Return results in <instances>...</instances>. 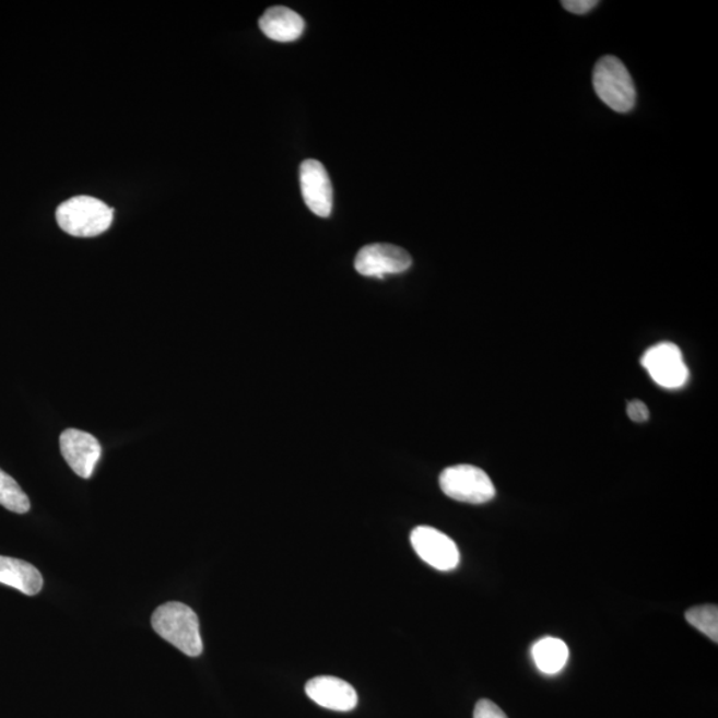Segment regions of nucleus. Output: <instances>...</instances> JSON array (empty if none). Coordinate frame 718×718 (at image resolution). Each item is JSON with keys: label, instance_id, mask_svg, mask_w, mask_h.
Instances as JSON below:
<instances>
[{"label": "nucleus", "instance_id": "18", "mask_svg": "<svg viewBox=\"0 0 718 718\" xmlns=\"http://www.w3.org/2000/svg\"><path fill=\"white\" fill-rule=\"evenodd\" d=\"M627 414L634 422H646L649 420V409L647 408V404L637 401V399L628 403Z\"/></svg>", "mask_w": 718, "mask_h": 718}, {"label": "nucleus", "instance_id": "5", "mask_svg": "<svg viewBox=\"0 0 718 718\" xmlns=\"http://www.w3.org/2000/svg\"><path fill=\"white\" fill-rule=\"evenodd\" d=\"M642 365L661 388L680 389L688 382V366L685 365L680 348L672 342H661L649 348L642 357Z\"/></svg>", "mask_w": 718, "mask_h": 718}, {"label": "nucleus", "instance_id": "10", "mask_svg": "<svg viewBox=\"0 0 718 718\" xmlns=\"http://www.w3.org/2000/svg\"><path fill=\"white\" fill-rule=\"evenodd\" d=\"M306 695L319 707L336 711H350L357 707L358 696L353 685L339 678L318 676L305 686Z\"/></svg>", "mask_w": 718, "mask_h": 718}, {"label": "nucleus", "instance_id": "17", "mask_svg": "<svg viewBox=\"0 0 718 718\" xmlns=\"http://www.w3.org/2000/svg\"><path fill=\"white\" fill-rule=\"evenodd\" d=\"M599 3L598 0H566V2H562V5L573 14L586 15L589 11L597 9Z\"/></svg>", "mask_w": 718, "mask_h": 718}, {"label": "nucleus", "instance_id": "9", "mask_svg": "<svg viewBox=\"0 0 718 718\" xmlns=\"http://www.w3.org/2000/svg\"><path fill=\"white\" fill-rule=\"evenodd\" d=\"M299 184L309 210L319 217H329L333 210V188L323 165L317 160H306L299 167Z\"/></svg>", "mask_w": 718, "mask_h": 718}, {"label": "nucleus", "instance_id": "2", "mask_svg": "<svg viewBox=\"0 0 718 718\" xmlns=\"http://www.w3.org/2000/svg\"><path fill=\"white\" fill-rule=\"evenodd\" d=\"M592 83L599 99L619 114H628L636 106L634 79L627 67L615 57H603L595 66Z\"/></svg>", "mask_w": 718, "mask_h": 718}, {"label": "nucleus", "instance_id": "7", "mask_svg": "<svg viewBox=\"0 0 718 718\" xmlns=\"http://www.w3.org/2000/svg\"><path fill=\"white\" fill-rule=\"evenodd\" d=\"M413 260L407 250L391 244L366 245L355 257L354 268L365 278L385 279L407 272Z\"/></svg>", "mask_w": 718, "mask_h": 718}, {"label": "nucleus", "instance_id": "13", "mask_svg": "<svg viewBox=\"0 0 718 718\" xmlns=\"http://www.w3.org/2000/svg\"><path fill=\"white\" fill-rule=\"evenodd\" d=\"M568 655L567 644L556 637H544L532 647L533 661L548 674L561 672L567 664Z\"/></svg>", "mask_w": 718, "mask_h": 718}, {"label": "nucleus", "instance_id": "8", "mask_svg": "<svg viewBox=\"0 0 718 718\" xmlns=\"http://www.w3.org/2000/svg\"><path fill=\"white\" fill-rule=\"evenodd\" d=\"M60 451L73 472L84 479L94 474L102 457L99 440L94 435L76 428L64 429L61 433Z\"/></svg>", "mask_w": 718, "mask_h": 718}, {"label": "nucleus", "instance_id": "3", "mask_svg": "<svg viewBox=\"0 0 718 718\" xmlns=\"http://www.w3.org/2000/svg\"><path fill=\"white\" fill-rule=\"evenodd\" d=\"M114 220V210L90 196H76L58 207L57 221L61 229L75 237H96L106 232Z\"/></svg>", "mask_w": 718, "mask_h": 718}, {"label": "nucleus", "instance_id": "4", "mask_svg": "<svg viewBox=\"0 0 718 718\" xmlns=\"http://www.w3.org/2000/svg\"><path fill=\"white\" fill-rule=\"evenodd\" d=\"M439 486L449 498L471 505L494 499L495 486L482 469L471 464L451 466L442 472Z\"/></svg>", "mask_w": 718, "mask_h": 718}, {"label": "nucleus", "instance_id": "15", "mask_svg": "<svg viewBox=\"0 0 718 718\" xmlns=\"http://www.w3.org/2000/svg\"><path fill=\"white\" fill-rule=\"evenodd\" d=\"M686 622L710 640L718 642V610L716 605L695 607L685 613Z\"/></svg>", "mask_w": 718, "mask_h": 718}, {"label": "nucleus", "instance_id": "11", "mask_svg": "<svg viewBox=\"0 0 718 718\" xmlns=\"http://www.w3.org/2000/svg\"><path fill=\"white\" fill-rule=\"evenodd\" d=\"M260 28L269 39L275 42H294L303 35L305 22L297 12L275 5L261 16Z\"/></svg>", "mask_w": 718, "mask_h": 718}, {"label": "nucleus", "instance_id": "6", "mask_svg": "<svg viewBox=\"0 0 718 718\" xmlns=\"http://www.w3.org/2000/svg\"><path fill=\"white\" fill-rule=\"evenodd\" d=\"M411 545L423 562L438 570L458 567L460 555L456 542L446 533L428 526H420L411 532Z\"/></svg>", "mask_w": 718, "mask_h": 718}, {"label": "nucleus", "instance_id": "1", "mask_svg": "<svg viewBox=\"0 0 718 718\" xmlns=\"http://www.w3.org/2000/svg\"><path fill=\"white\" fill-rule=\"evenodd\" d=\"M152 628L160 637L181 650L189 658H198L202 654L199 617L190 607L176 603L160 605L152 615Z\"/></svg>", "mask_w": 718, "mask_h": 718}, {"label": "nucleus", "instance_id": "16", "mask_svg": "<svg viewBox=\"0 0 718 718\" xmlns=\"http://www.w3.org/2000/svg\"><path fill=\"white\" fill-rule=\"evenodd\" d=\"M474 718H508L498 705L490 699H481L475 705Z\"/></svg>", "mask_w": 718, "mask_h": 718}, {"label": "nucleus", "instance_id": "14", "mask_svg": "<svg viewBox=\"0 0 718 718\" xmlns=\"http://www.w3.org/2000/svg\"><path fill=\"white\" fill-rule=\"evenodd\" d=\"M0 505L16 514H26L31 508L26 493L14 478L5 474L2 469H0Z\"/></svg>", "mask_w": 718, "mask_h": 718}, {"label": "nucleus", "instance_id": "12", "mask_svg": "<svg viewBox=\"0 0 718 718\" xmlns=\"http://www.w3.org/2000/svg\"><path fill=\"white\" fill-rule=\"evenodd\" d=\"M0 585L17 589L27 597L38 595L43 578L38 569L20 558L0 556Z\"/></svg>", "mask_w": 718, "mask_h": 718}]
</instances>
